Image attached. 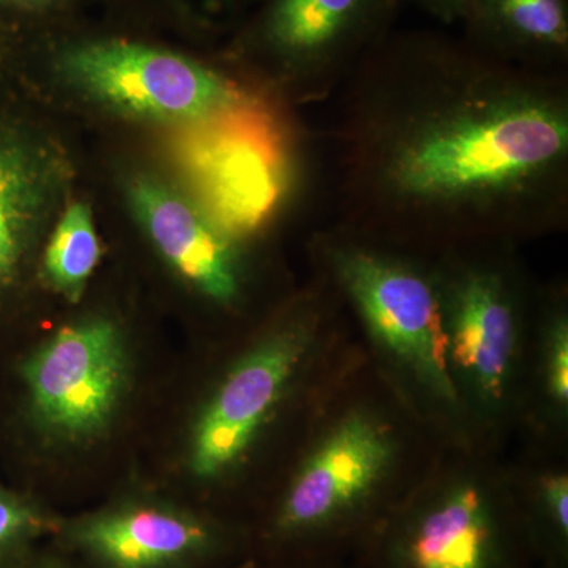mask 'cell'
<instances>
[{
  "label": "cell",
  "mask_w": 568,
  "mask_h": 568,
  "mask_svg": "<svg viewBox=\"0 0 568 568\" xmlns=\"http://www.w3.org/2000/svg\"><path fill=\"white\" fill-rule=\"evenodd\" d=\"M347 78V215L433 235L525 233L566 215L568 97L552 69L465 37L390 31Z\"/></svg>",
  "instance_id": "6da1fadb"
},
{
  "label": "cell",
  "mask_w": 568,
  "mask_h": 568,
  "mask_svg": "<svg viewBox=\"0 0 568 568\" xmlns=\"http://www.w3.org/2000/svg\"><path fill=\"white\" fill-rule=\"evenodd\" d=\"M48 59L85 99L140 121L190 126L254 106L222 71L144 40L73 37L48 48Z\"/></svg>",
  "instance_id": "7a4b0ae2"
},
{
  "label": "cell",
  "mask_w": 568,
  "mask_h": 568,
  "mask_svg": "<svg viewBox=\"0 0 568 568\" xmlns=\"http://www.w3.org/2000/svg\"><path fill=\"white\" fill-rule=\"evenodd\" d=\"M327 254L336 282L376 342L437 398L457 402L444 291L414 265L369 246L335 242Z\"/></svg>",
  "instance_id": "3957f363"
},
{
  "label": "cell",
  "mask_w": 568,
  "mask_h": 568,
  "mask_svg": "<svg viewBox=\"0 0 568 568\" xmlns=\"http://www.w3.org/2000/svg\"><path fill=\"white\" fill-rule=\"evenodd\" d=\"M402 2L264 0L242 43L308 95L323 99L392 31Z\"/></svg>",
  "instance_id": "277c9868"
},
{
  "label": "cell",
  "mask_w": 568,
  "mask_h": 568,
  "mask_svg": "<svg viewBox=\"0 0 568 568\" xmlns=\"http://www.w3.org/2000/svg\"><path fill=\"white\" fill-rule=\"evenodd\" d=\"M126 375L125 339L106 317L65 325L24 366L33 416L69 443L92 439L108 428L121 405Z\"/></svg>",
  "instance_id": "5b68a950"
},
{
  "label": "cell",
  "mask_w": 568,
  "mask_h": 568,
  "mask_svg": "<svg viewBox=\"0 0 568 568\" xmlns=\"http://www.w3.org/2000/svg\"><path fill=\"white\" fill-rule=\"evenodd\" d=\"M312 338L308 321L286 324L224 377L194 425L190 467L197 477L222 476L241 462L282 402Z\"/></svg>",
  "instance_id": "8992f818"
},
{
  "label": "cell",
  "mask_w": 568,
  "mask_h": 568,
  "mask_svg": "<svg viewBox=\"0 0 568 568\" xmlns=\"http://www.w3.org/2000/svg\"><path fill=\"white\" fill-rule=\"evenodd\" d=\"M392 440L383 425L355 414L345 418L298 473L276 511L280 538L324 536L345 525L386 473Z\"/></svg>",
  "instance_id": "52a82bcc"
},
{
  "label": "cell",
  "mask_w": 568,
  "mask_h": 568,
  "mask_svg": "<svg viewBox=\"0 0 568 568\" xmlns=\"http://www.w3.org/2000/svg\"><path fill=\"white\" fill-rule=\"evenodd\" d=\"M246 110L185 126L178 155L201 205L230 235L254 230L278 194V162L263 138L242 125Z\"/></svg>",
  "instance_id": "ba28073f"
},
{
  "label": "cell",
  "mask_w": 568,
  "mask_h": 568,
  "mask_svg": "<svg viewBox=\"0 0 568 568\" xmlns=\"http://www.w3.org/2000/svg\"><path fill=\"white\" fill-rule=\"evenodd\" d=\"M62 181L50 142L0 95V294L20 283Z\"/></svg>",
  "instance_id": "9c48e42d"
},
{
  "label": "cell",
  "mask_w": 568,
  "mask_h": 568,
  "mask_svg": "<svg viewBox=\"0 0 568 568\" xmlns=\"http://www.w3.org/2000/svg\"><path fill=\"white\" fill-rule=\"evenodd\" d=\"M130 207L160 256L190 286L219 304L239 294L233 241L203 205L153 175L126 183Z\"/></svg>",
  "instance_id": "30bf717a"
},
{
  "label": "cell",
  "mask_w": 568,
  "mask_h": 568,
  "mask_svg": "<svg viewBox=\"0 0 568 568\" xmlns=\"http://www.w3.org/2000/svg\"><path fill=\"white\" fill-rule=\"evenodd\" d=\"M70 538L100 568H189L220 545L207 521L160 504L108 508L78 521Z\"/></svg>",
  "instance_id": "8fae6325"
},
{
  "label": "cell",
  "mask_w": 568,
  "mask_h": 568,
  "mask_svg": "<svg viewBox=\"0 0 568 568\" xmlns=\"http://www.w3.org/2000/svg\"><path fill=\"white\" fill-rule=\"evenodd\" d=\"M448 355L481 395L499 399L506 390L517 313L507 284L489 271H466L444 290Z\"/></svg>",
  "instance_id": "7c38bea8"
},
{
  "label": "cell",
  "mask_w": 568,
  "mask_h": 568,
  "mask_svg": "<svg viewBox=\"0 0 568 568\" xmlns=\"http://www.w3.org/2000/svg\"><path fill=\"white\" fill-rule=\"evenodd\" d=\"M394 568H500V530L477 488L450 489L395 530L388 547Z\"/></svg>",
  "instance_id": "4fadbf2b"
},
{
  "label": "cell",
  "mask_w": 568,
  "mask_h": 568,
  "mask_svg": "<svg viewBox=\"0 0 568 568\" xmlns=\"http://www.w3.org/2000/svg\"><path fill=\"white\" fill-rule=\"evenodd\" d=\"M465 39L504 61L555 69L568 55V0H463Z\"/></svg>",
  "instance_id": "5bb4252c"
},
{
  "label": "cell",
  "mask_w": 568,
  "mask_h": 568,
  "mask_svg": "<svg viewBox=\"0 0 568 568\" xmlns=\"http://www.w3.org/2000/svg\"><path fill=\"white\" fill-rule=\"evenodd\" d=\"M102 256L99 234L88 204L70 203L48 235L41 274L69 301H80Z\"/></svg>",
  "instance_id": "9a60e30c"
},
{
  "label": "cell",
  "mask_w": 568,
  "mask_h": 568,
  "mask_svg": "<svg viewBox=\"0 0 568 568\" xmlns=\"http://www.w3.org/2000/svg\"><path fill=\"white\" fill-rule=\"evenodd\" d=\"M73 0H0V69Z\"/></svg>",
  "instance_id": "2e32d148"
},
{
  "label": "cell",
  "mask_w": 568,
  "mask_h": 568,
  "mask_svg": "<svg viewBox=\"0 0 568 568\" xmlns=\"http://www.w3.org/2000/svg\"><path fill=\"white\" fill-rule=\"evenodd\" d=\"M541 510L549 534L559 547H566L568 537V481L566 477L552 476L541 484Z\"/></svg>",
  "instance_id": "e0dca14e"
},
{
  "label": "cell",
  "mask_w": 568,
  "mask_h": 568,
  "mask_svg": "<svg viewBox=\"0 0 568 568\" xmlns=\"http://www.w3.org/2000/svg\"><path fill=\"white\" fill-rule=\"evenodd\" d=\"M43 526V518L20 500L0 493V547L31 536Z\"/></svg>",
  "instance_id": "ac0fdd59"
},
{
  "label": "cell",
  "mask_w": 568,
  "mask_h": 568,
  "mask_svg": "<svg viewBox=\"0 0 568 568\" xmlns=\"http://www.w3.org/2000/svg\"><path fill=\"white\" fill-rule=\"evenodd\" d=\"M548 383L552 398L566 406L568 399V328L566 320L559 317L552 325L549 342Z\"/></svg>",
  "instance_id": "d6986e66"
},
{
  "label": "cell",
  "mask_w": 568,
  "mask_h": 568,
  "mask_svg": "<svg viewBox=\"0 0 568 568\" xmlns=\"http://www.w3.org/2000/svg\"><path fill=\"white\" fill-rule=\"evenodd\" d=\"M443 24H457L463 0H407Z\"/></svg>",
  "instance_id": "ffe728a7"
},
{
  "label": "cell",
  "mask_w": 568,
  "mask_h": 568,
  "mask_svg": "<svg viewBox=\"0 0 568 568\" xmlns=\"http://www.w3.org/2000/svg\"><path fill=\"white\" fill-rule=\"evenodd\" d=\"M183 3H200L201 7L205 11H213V13H219V11L234 9L239 3L245 2V0H182Z\"/></svg>",
  "instance_id": "44dd1931"
}]
</instances>
